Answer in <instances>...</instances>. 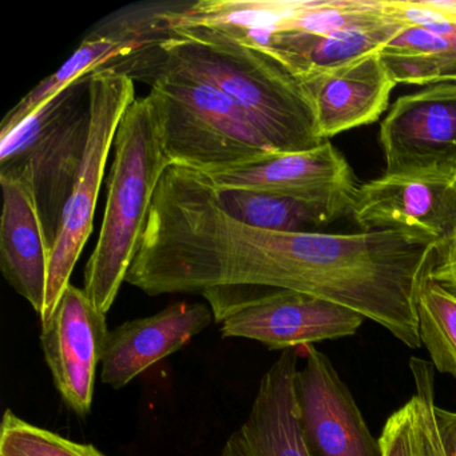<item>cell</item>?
I'll return each mask as SVG.
<instances>
[{
  "mask_svg": "<svg viewBox=\"0 0 456 456\" xmlns=\"http://www.w3.org/2000/svg\"><path fill=\"white\" fill-rule=\"evenodd\" d=\"M143 82L161 100L172 167L201 172L280 153L244 109L209 85L170 71H157Z\"/></svg>",
  "mask_w": 456,
  "mask_h": 456,
  "instance_id": "3957f363",
  "label": "cell"
},
{
  "mask_svg": "<svg viewBox=\"0 0 456 456\" xmlns=\"http://www.w3.org/2000/svg\"><path fill=\"white\" fill-rule=\"evenodd\" d=\"M0 456H108L94 444L73 442L23 420L6 410L0 431Z\"/></svg>",
  "mask_w": 456,
  "mask_h": 456,
  "instance_id": "44dd1931",
  "label": "cell"
},
{
  "mask_svg": "<svg viewBox=\"0 0 456 456\" xmlns=\"http://www.w3.org/2000/svg\"><path fill=\"white\" fill-rule=\"evenodd\" d=\"M4 210L0 221V269L18 295L41 314L46 297L52 245L30 186L0 175Z\"/></svg>",
  "mask_w": 456,
  "mask_h": 456,
  "instance_id": "2e32d148",
  "label": "cell"
},
{
  "mask_svg": "<svg viewBox=\"0 0 456 456\" xmlns=\"http://www.w3.org/2000/svg\"><path fill=\"white\" fill-rule=\"evenodd\" d=\"M90 77L66 87L0 142V175L30 186L52 248L89 137Z\"/></svg>",
  "mask_w": 456,
  "mask_h": 456,
  "instance_id": "277c9868",
  "label": "cell"
},
{
  "mask_svg": "<svg viewBox=\"0 0 456 456\" xmlns=\"http://www.w3.org/2000/svg\"><path fill=\"white\" fill-rule=\"evenodd\" d=\"M304 367L296 375V397L311 456H381L359 405L327 354L314 346L297 348Z\"/></svg>",
  "mask_w": 456,
  "mask_h": 456,
  "instance_id": "9c48e42d",
  "label": "cell"
},
{
  "mask_svg": "<svg viewBox=\"0 0 456 456\" xmlns=\"http://www.w3.org/2000/svg\"><path fill=\"white\" fill-rule=\"evenodd\" d=\"M212 322V309L205 304L177 301L153 316L118 325L109 332L101 380L111 388H124L151 365L183 349Z\"/></svg>",
  "mask_w": 456,
  "mask_h": 456,
  "instance_id": "5bb4252c",
  "label": "cell"
},
{
  "mask_svg": "<svg viewBox=\"0 0 456 456\" xmlns=\"http://www.w3.org/2000/svg\"><path fill=\"white\" fill-rule=\"evenodd\" d=\"M213 191V189H212ZM357 186L312 196L213 191L218 205L234 220L281 233H312L351 212Z\"/></svg>",
  "mask_w": 456,
  "mask_h": 456,
  "instance_id": "e0dca14e",
  "label": "cell"
},
{
  "mask_svg": "<svg viewBox=\"0 0 456 456\" xmlns=\"http://www.w3.org/2000/svg\"><path fill=\"white\" fill-rule=\"evenodd\" d=\"M108 199L97 245L84 273V292L108 314L140 249L154 196L167 167L164 109L156 93L135 98L113 143Z\"/></svg>",
  "mask_w": 456,
  "mask_h": 456,
  "instance_id": "7a4b0ae2",
  "label": "cell"
},
{
  "mask_svg": "<svg viewBox=\"0 0 456 456\" xmlns=\"http://www.w3.org/2000/svg\"><path fill=\"white\" fill-rule=\"evenodd\" d=\"M379 54L396 85L431 86L447 82L456 84V50L428 53L384 47Z\"/></svg>",
  "mask_w": 456,
  "mask_h": 456,
  "instance_id": "7402d4cb",
  "label": "cell"
},
{
  "mask_svg": "<svg viewBox=\"0 0 456 456\" xmlns=\"http://www.w3.org/2000/svg\"><path fill=\"white\" fill-rule=\"evenodd\" d=\"M191 172L217 191L312 196L357 186L348 161L330 141L311 151L269 154L247 164Z\"/></svg>",
  "mask_w": 456,
  "mask_h": 456,
  "instance_id": "4fadbf2b",
  "label": "cell"
},
{
  "mask_svg": "<svg viewBox=\"0 0 456 456\" xmlns=\"http://www.w3.org/2000/svg\"><path fill=\"white\" fill-rule=\"evenodd\" d=\"M410 367L416 389L411 402L413 404V435L419 456H447L435 413L434 365L412 357Z\"/></svg>",
  "mask_w": 456,
  "mask_h": 456,
  "instance_id": "603a6c76",
  "label": "cell"
},
{
  "mask_svg": "<svg viewBox=\"0 0 456 456\" xmlns=\"http://www.w3.org/2000/svg\"><path fill=\"white\" fill-rule=\"evenodd\" d=\"M388 20H399L391 0H300L288 2L271 33L324 37Z\"/></svg>",
  "mask_w": 456,
  "mask_h": 456,
  "instance_id": "d6986e66",
  "label": "cell"
},
{
  "mask_svg": "<svg viewBox=\"0 0 456 456\" xmlns=\"http://www.w3.org/2000/svg\"><path fill=\"white\" fill-rule=\"evenodd\" d=\"M297 81L311 103L322 141L378 121L389 108L396 86L379 53L338 68L304 74Z\"/></svg>",
  "mask_w": 456,
  "mask_h": 456,
  "instance_id": "7c38bea8",
  "label": "cell"
},
{
  "mask_svg": "<svg viewBox=\"0 0 456 456\" xmlns=\"http://www.w3.org/2000/svg\"><path fill=\"white\" fill-rule=\"evenodd\" d=\"M429 279L456 296V234L437 247Z\"/></svg>",
  "mask_w": 456,
  "mask_h": 456,
  "instance_id": "d4e9b609",
  "label": "cell"
},
{
  "mask_svg": "<svg viewBox=\"0 0 456 456\" xmlns=\"http://www.w3.org/2000/svg\"><path fill=\"white\" fill-rule=\"evenodd\" d=\"M118 70L133 81L170 71L209 85L244 109L280 153L325 142L297 78L268 53L221 28H172L159 46L138 53Z\"/></svg>",
  "mask_w": 456,
  "mask_h": 456,
  "instance_id": "6da1fadb",
  "label": "cell"
},
{
  "mask_svg": "<svg viewBox=\"0 0 456 456\" xmlns=\"http://www.w3.org/2000/svg\"><path fill=\"white\" fill-rule=\"evenodd\" d=\"M404 28L408 26L402 20H388L324 37L269 31L268 39L261 50L298 78L304 74L338 68L380 53Z\"/></svg>",
  "mask_w": 456,
  "mask_h": 456,
  "instance_id": "ac0fdd59",
  "label": "cell"
},
{
  "mask_svg": "<svg viewBox=\"0 0 456 456\" xmlns=\"http://www.w3.org/2000/svg\"><path fill=\"white\" fill-rule=\"evenodd\" d=\"M135 101L134 81L117 69H103L90 77V126L81 169L50 256L46 297L41 325L49 322L57 311L71 274L92 236L98 194L105 177L109 154L122 117Z\"/></svg>",
  "mask_w": 456,
  "mask_h": 456,
  "instance_id": "5b68a950",
  "label": "cell"
},
{
  "mask_svg": "<svg viewBox=\"0 0 456 456\" xmlns=\"http://www.w3.org/2000/svg\"><path fill=\"white\" fill-rule=\"evenodd\" d=\"M349 213L360 232H412L440 247L456 234V170L383 175L357 186Z\"/></svg>",
  "mask_w": 456,
  "mask_h": 456,
  "instance_id": "52a82bcc",
  "label": "cell"
},
{
  "mask_svg": "<svg viewBox=\"0 0 456 456\" xmlns=\"http://www.w3.org/2000/svg\"><path fill=\"white\" fill-rule=\"evenodd\" d=\"M436 413L437 426H439L440 436L444 445L447 456H456V412L435 408Z\"/></svg>",
  "mask_w": 456,
  "mask_h": 456,
  "instance_id": "484cf974",
  "label": "cell"
},
{
  "mask_svg": "<svg viewBox=\"0 0 456 456\" xmlns=\"http://www.w3.org/2000/svg\"><path fill=\"white\" fill-rule=\"evenodd\" d=\"M297 348L282 351L258 386L247 420L228 437L221 456H311L296 397Z\"/></svg>",
  "mask_w": 456,
  "mask_h": 456,
  "instance_id": "9a60e30c",
  "label": "cell"
},
{
  "mask_svg": "<svg viewBox=\"0 0 456 456\" xmlns=\"http://www.w3.org/2000/svg\"><path fill=\"white\" fill-rule=\"evenodd\" d=\"M379 443L381 456H419L413 435V404L411 399L387 419Z\"/></svg>",
  "mask_w": 456,
  "mask_h": 456,
  "instance_id": "cb8c5ba5",
  "label": "cell"
},
{
  "mask_svg": "<svg viewBox=\"0 0 456 456\" xmlns=\"http://www.w3.org/2000/svg\"><path fill=\"white\" fill-rule=\"evenodd\" d=\"M419 335L432 365L456 379V296L427 277L418 297Z\"/></svg>",
  "mask_w": 456,
  "mask_h": 456,
  "instance_id": "ffe728a7",
  "label": "cell"
},
{
  "mask_svg": "<svg viewBox=\"0 0 456 456\" xmlns=\"http://www.w3.org/2000/svg\"><path fill=\"white\" fill-rule=\"evenodd\" d=\"M364 317L352 309L297 290H274L223 322L224 338L260 341L271 351H287L354 336Z\"/></svg>",
  "mask_w": 456,
  "mask_h": 456,
  "instance_id": "30bf717a",
  "label": "cell"
},
{
  "mask_svg": "<svg viewBox=\"0 0 456 456\" xmlns=\"http://www.w3.org/2000/svg\"><path fill=\"white\" fill-rule=\"evenodd\" d=\"M172 2H145L124 7L101 20L78 49L52 76L31 89L0 124V142L66 87L103 69H117L138 53L153 49L169 34L164 14Z\"/></svg>",
  "mask_w": 456,
  "mask_h": 456,
  "instance_id": "8992f818",
  "label": "cell"
},
{
  "mask_svg": "<svg viewBox=\"0 0 456 456\" xmlns=\"http://www.w3.org/2000/svg\"><path fill=\"white\" fill-rule=\"evenodd\" d=\"M109 332L106 314L93 305L84 289L71 284L52 319L42 325V351L55 388L81 418L92 411Z\"/></svg>",
  "mask_w": 456,
  "mask_h": 456,
  "instance_id": "8fae6325",
  "label": "cell"
},
{
  "mask_svg": "<svg viewBox=\"0 0 456 456\" xmlns=\"http://www.w3.org/2000/svg\"><path fill=\"white\" fill-rule=\"evenodd\" d=\"M379 143L384 175L456 170L455 82L397 98L381 121Z\"/></svg>",
  "mask_w": 456,
  "mask_h": 456,
  "instance_id": "ba28073f",
  "label": "cell"
}]
</instances>
